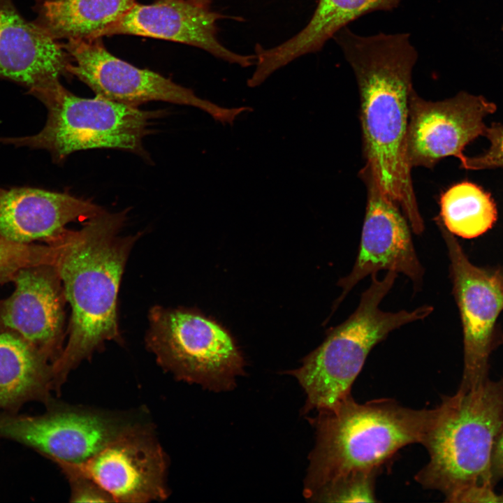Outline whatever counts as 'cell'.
I'll return each instance as SVG.
<instances>
[{
    "label": "cell",
    "mask_w": 503,
    "mask_h": 503,
    "mask_svg": "<svg viewBox=\"0 0 503 503\" xmlns=\"http://www.w3.org/2000/svg\"><path fill=\"white\" fill-rule=\"evenodd\" d=\"M400 1L319 0L311 19L298 34L272 48L256 45V68L247 85L250 87L259 86L294 59L321 50L330 38L350 22L371 12L392 10Z\"/></svg>",
    "instance_id": "obj_18"
},
{
    "label": "cell",
    "mask_w": 503,
    "mask_h": 503,
    "mask_svg": "<svg viewBox=\"0 0 503 503\" xmlns=\"http://www.w3.org/2000/svg\"><path fill=\"white\" fill-rule=\"evenodd\" d=\"M333 38L357 81L365 166L419 235L424 222L407 153L411 75L418 58L409 34L362 36L345 27Z\"/></svg>",
    "instance_id": "obj_1"
},
{
    "label": "cell",
    "mask_w": 503,
    "mask_h": 503,
    "mask_svg": "<svg viewBox=\"0 0 503 503\" xmlns=\"http://www.w3.org/2000/svg\"><path fill=\"white\" fill-rule=\"evenodd\" d=\"M377 476L374 473L347 475L323 486L309 498L320 502H377L374 492Z\"/></svg>",
    "instance_id": "obj_23"
},
{
    "label": "cell",
    "mask_w": 503,
    "mask_h": 503,
    "mask_svg": "<svg viewBox=\"0 0 503 503\" xmlns=\"http://www.w3.org/2000/svg\"><path fill=\"white\" fill-rule=\"evenodd\" d=\"M146 344L157 363L179 380L220 391L235 386L244 360L230 333L196 310L156 306Z\"/></svg>",
    "instance_id": "obj_7"
},
{
    "label": "cell",
    "mask_w": 503,
    "mask_h": 503,
    "mask_svg": "<svg viewBox=\"0 0 503 503\" xmlns=\"http://www.w3.org/2000/svg\"><path fill=\"white\" fill-rule=\"evenodd\" d=\"M484 135L489 140V147L479 156L460 157L463 168L470 170L503 168V125L487 127Z\"/></svg>",
    "instance_id": "obj_25"
},
{
    "label": "cell",
    "mask_w": 503,
    "mask_h": 503,
    "mask_svg": "<svg viewBox=\"0 0 503 503\" xmlns=\"http://www.w3.org/2000/svg\"><path fill=\"white\" fill-rule=\"evenodd\" d=\"M142 422L133 414L61 405L38 416L2 419L0 435L32 447L54 462L79 463Z\"/></svg>",
    "instance_id": "obj_10"
},
{
    "label": "cell",
    "mask_w": 503,
    "mask_h": 503,
    "mask_svg": "<svg viewBox=\"0 0 503 503\" xmlns=\"http://www.w3.org/2000/svg\"><path fill=\"white\" fill-rule=\"evenodd\" d=\"M71 61L62 43L26 20L12 0H0V78L29 91L70 77Z\"/></svg>",
    "instance_id": "obj_16"
},
{
    "label": "cell",
    "mask_w": 503,
    "mask_h": 503,
    "mask_svg": "<svg viewBox=\"0 0 503 503\" xmlns=\"http://www.w3.org/2000/svg\"><path fill=\"white\" fill-rule=\"evenodd\" d=\"M437 224L448 250L453 293L462 327L463 372L460 386L470 388L489 379L490 355L503 343L497 328L503 309V287L495 268L474 265L455 235L438 219Z\"/></svg>",
    "instance_id": "obj_9"
},
{
    "label": "cell",
    "mask_w": 503,
    "mask_h": 503,
    "mask_svg": "<svg viewBox=\"0 0 503 503\" xmlns=\"http://www.w3.org/2000/svg\"><path fill=\"white\" fill-rule=\"evenodd\" d=\"M62 45L71 57V76L85 83L96 96L133 107L153 101L191 105L230 125L248 110V107H221L156 72L117 58L105 49L101 38L69 39Z\"/></svg>",
    "instance_id": "obj_8"
},
{
    "label": "cell",
    "mask_w": 503,
    "mask_h": 503,
    "mask_svg": "<svg viewBox=\"0 0 503 503\" xmlns=\"http://www.w3.org/2000/svg\"><path fill=\"white\" fill-rule=\"evenodd\" d=\"M136 0H36L34 22L55 40L98 38Z\"/></svg>",
    "instance_id": "obj_20"
},
{
    "label": "cell",
    "mask_w": 503,
    "mask_h": 503,
    "mask_svg": "<svg viewBox=\"0 0 503 503\" xmlns=\"http://www.w3.org/2000/svg\"><path fill=\"white\" fill-rule=\"evenodd\" d=\"M490 474L492 482L495 486L503 479V419L493 447Z\"/></svg>",
    "instance_id": "obj_27"
},
{
    "label": "cell",
    "mask_w": 503,
    "mask_h": 503,
    "mask_svg": "<svg viewBox=\"0 0 503 503\" xmlns=\"http://www.w3.org/2000/svg\"><path fill=\"white\" fill-rule=\"evenodd\" d=\"M359 176L367 189L359 250L351 272L337 282L342 291L331 314L358 283L379 270L404 275L412 282L414 291L420 289L423 279L424 269L416 255L407 219L365 166Z\"/></svg>",
    "instance_id": "obj_11"
},
{
    "label": "cell",
    "mask_w": 503,
    "mask_h": 503,
    "mask_svg": "<svg viewBox=\"0 0 503 503\" xmlns=\"http://www.w3.org/2000/svg\"><path fill=\"white\" fill-rule=\"evenodd\" d=\"M55 256L54 247L49 244H21L0 238V285L12 282L23 268L54 264Z\"/></svg>",
    "instance_id": "obj_22"
},
{
    "label": "cell",
    "mask_w": 503,
    "mask_h": 503,
    "mask_svg": "<svg viewBox=\"0 0 503 503\" xmlns=\"http://www.w3.org/2000/svg\"><path fill=\"white\" fill-rule=\"evenodd\" d=\"M495 108L481 96L462 92L449 99L431 101L413 89L407 137L411 167L432 168L445 157H462L465 147L484 135V118Z\"/></svg>",
    "instance_id": "obj_13"
},
{
    "label": "cell",
    "mask_w": 503,
    "mask_h": 503,
    "mask_svg": "<svg viewBox=\"0 0 503 503\" xmlns=\"http://www.w3.org/2000/svg\"><path fill=\"white\" fill-rule=\"evenodd\" d=\"M495 270L503 287V267L495 268Z\"/></svg>",
    "instance_id": "obj_28"
},
{
    "label": "cell",
    "mask_w": 503,
    "mask_h": 503,
    "mask_svg": "<svg viewBox=\"0 0 503 503\" xmlns=\"http://www.w3.org/2000/svg\"><path fill=\"white\" fill-rule=\"evenodd\" d=\"M126 212L102 211L78 231L65 228L46 242L71 307L67 344L52 363L53 388L106 341H119L117 302L126 262L139 236L119 235Z\"/></svg>",
    "instance_id": "obj_2"
},
{
    "label": "cell",
    "mask_w": 503,
    "mask_h": 503,
    "mask_svg": "<svg viewBox=\"0 0 503 503\" xmlns=\"http://www.w3.org/2000/svg\"><path fill=\"white\" fill-rule=\"evenodd\" d=\"M48 110L44 127L36 134L0 138V143L48 151L59 162L76 151L112 148L145 155L143 139L158 112L145 111L99 96L81 98L59 80L28 91Z\"/></svg>",
    "instance_id": "obj_6"
},
{
    "label": "cell",
    "mask_w": 503,
    "mask_h": 503,
    "mask_svg": "<svg viewBox=\"0 0 503 503\" xmlns=\"http://www.w3.org/2000/svg\"><path fill=\"white\" fill-rule=\"evenodd\" d=\"M52 363L17 335L0 333V409L17 410L24 403H50Z\"/></svg>",
    "instance_id": "obj_19"
},
{
    "label": "cell",
    "mask_w": 503,
    "mask_h": 503,
    "mask_svg": "<svg viewBox=\"0 0 503 503\" xmlns=\"http://www.w3.org/2000/svg\"><path fill=\"white\" fill-rule=\"evenodd\" d=\"M197 1L210 4L212 3V0H197Z\"/></svg>",
    "instance_id": "obj_29"
},
{
    "label": "cell",
    "mask_w": 503,
    "mask_h": 503,
    "mask_svg": "<svg viewBox=\"0 0 503 503\" xmlns=\"http://www.w3.org/2000/svg\"><path fill=\"white\" fill-rule=\"evenodd\" d=\"M439 221L454 235L471 239L490 230L497 217L490 196L471 182L456 184L440 198Z\"/></svg>",
    "instance_id": "obj_21"
},
{
    "label": "cell",
    "mask_w": 503,
    "mask_h": 503,
    "mask_svg": "<svg viewBox=\"0 0 503 503\" xmlns=\"http://www.w3.org/2000/svg\"><path fill=\"white\" fill-rule=\"evenodd\" d=\"M433 411L387 398L361 404L351 395L330 409L318 411L312 419L316 441L309 457L306 496L347 475L378 474L400 449L421 443Z\"/></svg>",
    "instance_id": "obj_3"
},
{
    "label": "cell",
    "mask_w": 503,
    "mask_h": 503,
    "mask_svg": "<svg viewBox=\"0 0 503 503\" xmlns=\"http://www.w3.org/2000/svg\"><path fill=\"white\" fill-rule=\"evenodd\" d=\"M64 462L94 481L114 502L142 503L168 497L167 458L151 424L145 421L85 461Z\"/></svg>",
    "instance_id": "obj_12"
},
{
    "label": "cell",
    "mask_w": 503,
    "mask_h": 503,
    "mask_svg": "<svg viewBox=\"0 0 503 503\" xmlns=\"http://www.w3.org/2000/svg\"><path fill=\"white\" fill-rule=\"evenodd\" d=\"M103 210L71 196L32 187H0V238L21 244L48 242L65 226Z\"/></svg>",
    "instance_id": "obj_17"
},
{
    "label": "cell",
    "mask_w": 503,
    "mask_h": 503,
    "mask_svg": "<svg viewBox=\"0 0 503 503\" xmlns=\"http://www.w3.org/2000/svg\"><path fill=\"white\" fill-rule=\"evenodd\" d=\"M12 282L13 293L0 300V333L17 335L53 363L64 348L66 300L54 264L23 268Z\"/></svg>",
    "instance_id": "obj_14"
},
{
    "label": "cell",
    "mask_w": 503,
    "mask_h": 503,
    "mask_svg": "<svg viewBox=\"0 0 503 503\" xmlns=\"http://www.w3.org/2000/svg\"><path fill=\"white\" fill-rule=\"evenodd\" d=\"M454 503L503 502V491L497 493L489 483L469 486L458 493L451 500Z\"/></svg>",
    "instance_id": "obj_26"
},
{
    "label": "cell",
    "mask_w": 503,
    "mask_h": 503,
    "mask_svg": "<svg viewBox=\"0 0 503 503\" xmlns=\"http://www.w3.org/2000/svg\"><path fill=\"white\" fill-rule=\"evenodd\" d=\"M397 276L391 271L381 279L372 275L370 285L362 293L355 311L329 329L323 342L302 360L300 367L291 371L305 391V411L330 409L350 396L372 349L391 332L432 313L433 307L426 305L395 312L379 308Z\"/></svg>",
    "instance_id": "obj_5"
},
{
    "label": "cell",
    "mask_w": 503,
    "mask_h": 503,
    "mask_svg": "<svg viewBox=\"0 0 503 503\" xmlns=\"http://www.w3.org/2000/svg\"><path fill=\"white\" fill-rule=\"evenodd\" d=\"M71 486V502H111L112 497L98 483L64 462H56Z\"/></svg>",
    "instance_id": "obj_24"
},
{
    "label": "cell",
    "mask_w": 503,
    "mask_h": 503,
    "mask_svg": "<svg viewBox=\"0 0 503 503\" xmlns=\"http://www.w3.org/2000/svg\"><path fill=\"white\" fill-rule=\"evenodd\" d=\"M503 419V377L459 386L434 408L421 442L429 460L415 476L424 488L441 492L446 502L462 490L492 484L490 460Z\"/></svg>",
    "instance_id": "obj_4"
},
{
    "label": "cell",
    "mask_w": 503,
    "mask_h": 503,
    "mask_svg": "<svg viewBox=\"0 0 503 503\" xmlns=\"http://www.w3.org/2000/svg\"><path fill=\"white\" fill-rule=\"evenodd\" d=\"M197 0H157L136 3L98 36L129 34L171 41L201 48L213 56L242 67L255 65L256 57L234 52L217 38V22L228 17Z\"/></svg>",
    "instance_id": "obj_15"
}]
</instances>
